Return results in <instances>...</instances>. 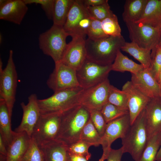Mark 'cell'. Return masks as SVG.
Listing matches in <instances>:
<instances>
[{
  "mask_svg": "<svg viewBox=\"0 0 161 161\" xmlns=\"http://www.w3.org/2000/svg\"><path fill=\"white\" fill-rule=\"evenodd\" d=\"M90 118L89 111L80 104L62 113L56 140L67 146L79 141L82 130Z\"/></svg>",
  "mask_w": 161,
  "mask_h": 161,
  "instance_id": "cell-1",
  "label": "cell"
},
{
  "mask_svg": "<svg viewBox=\"0 0 161 161\" xmlns=\"http://www.w3.org/2000/svg\"><path fill=\"white\" fill-rule=\"evenodd\" d=\"M125 42L122 35L108 36L97 41L88 38L86 40V58L101 65H111L118 51L121 49Z\"/></svg>",
  "mask_w": 161,
  "mask_h": 161,
  "instance_id": "cell-2",
  "label": "cell"
},
{
  "mask_svg": "<svg viewBox=\"0 0 161 161\" xmlns=\"http://www.w3.org/2000/svg\"><path fill=\"white\" fill-rule=\"evenodd\" d=\"M121 139L123 153H129L135 161H139L148 141L145 108Z\"/></svg>",
  "mask_w": 161,
  "mask_h": 161,
  "instance_id": "cell-3",
  "label": "cell"
},
{
  "mask_svg": "<svg viewBox=\"0 0 161 161\" xmlns=\"http://www.w3.org/2000/svg\"><path fill=\"white\" fill-rule=\"evenodd\" d=\"M84 89L79 86L55 92L51 96L38 99L41 114L62 113L80 104Z\"/></svg>",
  "mask_w": 161,
  "mask_h": 161,
  "instance_id": "cell-4",
  "label": "cell"
},
{
  "mask_svg": "<svg viewBox=\"0 0 161 161\" xmlns=\"http://www.w3.org/2000/svg\"><path fill=\"white\" fill-rule=\"evenodd\" d=\"M68 36L63 27L53 24L39 35V47L44 54L52 58L55 64L60 62L67 47Z\"/></svg>",
  "mask_w": 161,
  "mask_h": 161,
  "instance_id": "cell-5",
  "label": "cell"
},
{
  "mask_svg": "<svg viewBox=\"0 0 161 161\" xmlns=\"http://www.w3.org/2000/svg\"><path fill=\"white\" fill-rule=\"evenodd\" d=\"M18 75L13 59V51L10 50L6 66L0 72V99L5 102L11 118L16 101Z\"/></svg>",
  "mask_w": 161,
  "mask_h": 161,
  "instance_id": "cell-6",
  "label": "cell"
},
{
  "mask_svg": "<svg viewBox=\"0 0 161 161\" xmlns=\"http://www.w3.org/2000/svg\"><path fill=\"white\" fill-rule=\"evenodd\" d=\"M62 113L41 114L31 136L39 147L56 139L60 128Z\"/></svg>",
  "mask_w": 161,
  "mask_h": 161,
  "instance_id": "cell-7",
  "label": "cell"
},
{
  "mask_svg": "<svg viewBox=\"0 0 161 161\" xmlns=\"http://www.w3.org/2000/svg\"><path fill=\"white\" fill-rule=\"evenodd\" d=\"M125 23L131 42L150 50L151 54L154 53L159 41L161 29L143 23L128 22Z\"/></svg>",
  "mask_w": 161,
  "mask_h": 161,
  "instance_id": "cell-8",
  "label": "cell"
},
{
  "mask_svg": "<svg viewBox=\"0 0 161 161\" xmlns=\"http://www.w3.org/2000/svg\"><path fill=\"white\" fill-rule=\"evenodd\" d=\"M111 65H101L86 58L80 68L76 71L80 86L87 89L107 79L112 71Z\"/></svg>",
  "mask_w": 161,
  "mask_h": 161,
  "instance_id": "cell-9",
  "label": "cell"
},
{
  "mask_svg": "<svg viewBox=\"0 0 161 161\" xmlns=\"http://www.w3.org/2000/svg\"><path fill=\"white\" fill-rule=\"evenodd\" d=\"M47 84L54 92L79 86L76 71L60 62L55 64Z\"/></svg>",
  "mask_w": 161,
  "mask_h": 161,
  "instance_id": "cell-10",
  "label": "cell"
},
{
  "mask_svg": "<svg viewBox=\"0 0 161 161\" xmlns=\"http://www.w3.org/2000/svg\"><path fill=\"white\" fill-rule=\"evenodd\" d=\"M111 85L107 78L94 86L84 89L80 97V104L89 111L100 110L108 102Z\"/></svg>",
  "mask_w": 161,
  "mask_h": 161,
  "instance_id": "cell-11",
  "label": "cell"
},
{
  "mask_svg": "<svg viewBox=\"0 0 161 161\" xmlns=\"http://www.w3.org/2000/svg\"><path fill=\"white\" fill-rule=\"evenodd\" d=\"M130 125L129 114L107 123L104 134L101 137V145L103 150V154L107 157L112 148V143L116 139L122 138Z\"/></svg>",
  "mask_w": 161,
  "mask_h": 161,
  "instance_id": "cell-12",
  "label": "cell"
},
{
  "mask_svg": "<svg viewBox=\"0 0 161 161\" xmlns=\"http://www.w3.org/2000/svg\"><path fill=\"white\" fill-rule=\"evenodd\" d=\"M61 61L75 71L79 69L86 58L85 38L79 36L72 37Z\"/></svg>",
  "mask_w": 161,
  "mask_h": 161,
  "instance_id": "cell-13",
  "label": "cell"
},
{
  "mask_svg": "<svg viewBox=\"0 0 161 161\" xmlns=\"http://www.w3.org/2000/svg\"><path fill=\"white\" fill-rule=\"evenodd\" d=\"M36 94H32L28 97V103H20L23 111L21 123L14 131L17 133L25 132L31 137L34 128L41 114Z\"/></svg>",
  "mask_w": 161,
  "mask_h": 161,
  "instance_id": "cell-14",
  "label": "cell"
},
{
  "mask_svg": "<svg viewBox=\"0 0 161 161\" xmlns=\"http://www.w3.org/2000/svg\"><path fill=\"white\" fill-rule=\"evenodd\" d=\"M127 95L131 125L145 107L151 98L144 95L132 83L126 82L122 90Z\"/></svg>",
  "mask_w": 161,
  "mask_h": 161,
  "instance_id": "cell-15",
  "label": "cell"
},
{
  "mask_svg": "<svg viewBox=\"0 0 161 161\" xmlns=\"http://www.w3.org/2000/svg\"><path fill=\"white\" fill-rule=\"evenodd\" d=\"M131 75V81L144 95L150 98L161 97L160 85L150 69L144 68L137 73Z\"/></svg>",
  "mask_w": 161,
  "mask_h": 161,
  "instance_id": "cell-16",
  "label": "cell"
},
{
  "mask_svg": "<svg viewBox=\"0 0 161 161\" xmlns=\"http://www.w3.org/2000/svg\"><path fill=\"white\" fill-rule=\"evenodd\" d=\"M28 10L23 0H0V19L20 25Z\"/></svg>",
  "mask_w": 161,
  "mask_h": 161,
  "instance_id": "cell-17",
  "label": "cell"
},
{
  "mask_svg": "<svg viewBox=\"0 0 161 161\" xmlns=\"http://www.w3.org/2000/svg\"><path fill=\"white\" fill-rule=\"evenodd\" d=\"M145 110L149 140L161 132V97L151 98Z\"/></svg>",
  "mask_w": 161,
  "mask_h": 161,
  "instance_id": "cell-18",
  "label": "cell"
},
{
  "mask_svg": "<svg viewBox=\"0 0 161 161\" xmlns=\"http://www.w3.org/2000/svg\"><path fill=\"white\" fill-rule=\"evenodd\" d=\"M31 139L25 132H15L12 142L7 148L6 161H22Z\"/></svg>",
  "mask_w": 161,
  "mask_h": 161,
  "instance_id": "cell-19",
  "label": "cell"
},
{
  "mask_svg": "<svg viewBox=\"0 0 161 161\" xmlns=\"http://www.w3.org/2000/svg\"><path fill=\"white\" fill-rule=\"evenodd\" d=\"M88 16H89L86 8L82 0H74L63 27L69 36H71L80 20Z\"/></svg>",
  "mask_w": 161,
  "mask_h": 161,
  "instance_id": "cell-20",
  "label": "cell"
},
{
  "mask_svg": "<svg viewBox=\"0 0 161 161\" xmlns=\"http://www.w3.org/2000/svg\"><path fill=\"white\" fill-rule=\"evenodd\" d=\"M136 22L161 29V0H148L141 16Z\"/></svg>",
  "mask_w": 161,
  "mask_h": 161,
  "instance_id": "cell-21",
  "label": "cell"
},
{
  "mask_svg": "<svg viewBox=\"0 0 161 161\" xmlns=\"http://www.w3.org/2000/svg\"><path fill=\"white\" fill-rule=\"evenodd\" d=\"M121 49L133 56L144 68L150 69L152 63L151 51L141 47L132 42H126Z\"/></svg>",
  "mask_w": 161,
  "mask_h": 161,
  "instance_id": "cell-22",
  "label": "cell"
},
{
  "mask_svg": "<svg viewBox=\"0 0 161 161\" xmlns=\"http://www.w3.org/2000/svg\"><path fill=\"white\" fill-rule=\"evenodd\" d=\"M11 119L5 101L0 99V135L7 148L12 142L15 133L11 129Z\"/></svg>",
  "mask_w": 161,
  "mask_h": 161,
  "instance_id": "cell-23",
  "label": "cell"
},
{
  "mask_svg": "<svg viewBox=\"0 0 161 161\" xmlns=\"http://www.w3.org/2000/svg\"><path fill=\"white\" fill-rule=\"evenodd\" d=\"M43 150L45 161H66L67 145L55 140L40 147Z\"/></svg>",
  "mask_w": 161,
  "mask_h": 161,
  "instance_id": "cell-24",
  "label": "cell"
},
{
  "mask_svg": "<svg viewBox=\"0 0 161 161\" xmlns=\"http://www.w3.org/2000/svg\"><path fill=\"white\" fill-rule=\"evenodd\" d=\"M148 0H127L122 14L123 21L136 22L141 16Z\"/></svg>",
  "mask_w": 161,
  "mask_h": 161,
  "instance_id": "cell-25",
  "label": "cell"
},
{
  "mask_svg": "<svg viewBox=\"0 0 161 161\" xmlns=\"http://www.w3.org/2000/svg\"><path fill=\"white\" fill-rule=\"evenodd\" d=\"M144 68L142 65L135 63L124 55L120 50L118 51L111 65L112 71L120 72L127 71L133 74L137 73Z\"/></svg>",
  "mask_w": 161,
  "mask_h": 161,
  "instance_id": "cell-26",
  "label": "cell"
},
{
  "mask_svg": "<svg viewBox=\"0 0 161 161\" xmlns=\"http://www.w3.org/2000/svg\"><path fill=\"white\" fill-rule=\"evenodd\" d=\"M74 0H55L52 20L53 24L63 27Z\"/></svg>",
  "mask_w": 161,
  "mask_h": 161,
  "instance_id": "cell-27",
  "label": "cell"
},
{
  "mask_svg": "<svg viewBox=\"0 0 161 161\" xmlns=\"http://www.w3.org/2000/svg\"><path fill=\"white\" fill-rule=\"evenodd\" d=\"M161 142V132L148 140L139 161H155Z\"/></svg>",
  "mask_w": 161,
  "mask_h": 161,
  "instance_id": "cell-28",
  "label": "cell"
},
{
  "mask_svg": "<svg viewBox=\"0 0 161 161\" xmlns=\"http://www.w3.org/2000/svg\"><path fill=\"white\" fill-rule=\"evenodd\" d=\"M80 140L91 145L97 147L101 145V137L90 119L83 128Z\"/></svg>",
  "mask_w": 161,
  "mask_h": 161,
  "instance_id": "cell-29",
  "label": "cell"
},
{
  "mask_svg": "<svg viewBox=\"0 0 161 161\" xmlns=\"http://www.w3.org/2000/svg\"><path fill=\"white\" fill-rule=\"evenodd\" d=\"M108 102L123 110L129 111L126 94L122 90H120L112 85L109 90Z\"/></svg>",
  "mask_w": 161,
  "mask_h": 161,
  "instance_id": "cell-30",
  "label": "cell"
},
{
  "mask_svg": "<svg viewBox=\"0 0 161 161\" xmlns=\"http://www.w3.org/2000/svg\"><path fill=\"white\" fill-rule=\"evenodd\" d=\"M101 23L103 31L106 35L114 37L122 35L117 18L115 14L101 21Z\"/></svg>",
  "mask_w": 161,
  "mask_h": 161,
  "instance_id": "cell-31",
  "label": "cell"
},
{
  "mask_svg": "<svg viewBox=\"0 0 161 161\" xmlns=\"http://www.w3.org/2000/svg\"><path fill=\"white\" fill-rule=\"evenodd\" d=\"M100 111L107 123L129 114L128 111L123 110L108 102L103 106Z\"/></svg>",
  "mask_w": 161,
  "mask_h": 161,
  "instance_id": "cell-32",
  "label": "cell"
},
{
  "mask_svg": "<svg viewBox=\"0 0 161 161\" xmlns=\"http://www.w3.org/2000/svg\"><path fill=\"white\" fill-rule=\"evenodd\" d=\"M86 7L90 17L100 21L114 14L110 9L108 1L102 5Z\"/></svg>",
  "mask_w": 161,
  "mask_h": 161,
  "instance_id": "cell-33",
  "label": "cell"
},
{
  "mask_svg": "<svg viewBox=\"0 0 161 161\" xmlns=\"http://www.w3.org/2000/svg\"><path fill=\"white\" fill-rule=\"evenodd\" d=\"M22 161H45L43 150L31 138Z\"/></svg>",
  "mask_w": 161,
  "mask_h": 161,
  "instance_id": "cell-34",
  "label": "cell"
},
{
  "mask_svg": "<svg viewBox=\"0 0 161 161\" xmlns=\"http://www.w3.org/2000/svg\"><path fill=\"white\" fill-rule=\"evenodd\" d=\"M88 38L97 41L108 36L104 32L102 27L101 21L92 18L91 25L87 33Z\"/></svg>",
  "mask_w": 161,
  "mask_h": 161,
  "instance_id": "cell-35",
  "label": "cell"
},
{
  "mask_svg": "<svg viewBox=\"0 0 161 161\" xmlns=\"http://www.w3.org/2000/svg\"><path fill=\"white\" fill-rule=\"evenodd\" d=\"M91 146L89 144L79 140L73 144L67 146V151L70 153L83 157L88 160L90 158L91 156L88 151Z\"/></svg>",
  "mask_w": 161,
  "mask_h": 161,
  "instance_id": "cell-36",
  "label": "cell"
},
{
  "mask_svg": "<svg viewBox=\"0 0 161 161\" xmlns=\"http://www.w3.org/2000/svg\"><path fill=\"white\" fill-rule=\"evenodd\" d=\"M90 119L100 136H103L107 123L100 110H93L89 111Z\"/></svg>",
  "mask_w": 161,
  "mask_h": 161,
  "instance_id": "cell-37",
  "label": "cell"
},
{
  "mask_svg": "<svg viewBox=\"0 0 161 161\" xmlns=\"http://www.w3.org/2000/svg\"><path fill=\"white\" fill-rule=\"evenodd\" d=\"M27 5L31 4H38L44 11L47 18L52 20L55 0H23Z\"/></svg>",
  "mask_w": 161,
  "mask_h": 161,
  "instance_id": "cell-38",
  "label": "cell"
},
{
  "mask_svg": "<svg viewBox=\"0 0 161 161\" xmlns=\"http://www.w3.org/2000/svg\"><path fill=\"white\" fill-rule=\"evenodd\" d=\"M151 57L152 63L150 70L157 80L158 74L161 70V47L157 46Z\"/></svg>",
  "mask_w": 161,
  "mask_h": 161,
  "instance_id": "cell-39",
  "label": "cell"
},
{
  "mask_svg": "<svg viewBox=\"0 0 161 161\" xmlns=\"http://www.w3.org/2000/svg\"><path fill=\"white\" fill-rule=\"evenodd\" d=\"M92 21V18L89 16L82 18L78 23L71 37L79 36L85 38Z\"/></svg>",
  "mask_w": 161,
  "mask_h": 161,
  "instance_id": "cell-40",
  "label": "cell"
},
{
  "mask_svg": "<svg viewBox=\"0 0 161 161\" xmlns=\"http://www.w3.org/2000/svg\"><path fill=\"white\" fill-rule=\"evenodd\" d=\"M121 147L117 149L111 148L106 159L107 161H121L123 154Z\"/></svg>",
  "mask_w": 161,
  "mask_h": 161,
  "instance_id": "cell-41",
  "label": "cell"
},
{
  "mask_svg": "<svg viewBox=\"0 0 161 161\" xmlns=\"http://www.w3.org/2000/svg\"><path fill=\"white\" fill-rule=\"evenodd\" d=\"M85 7H94L102 5L108 1L107 0H82Z\"/></svg>",
  "mask_w": 161,
  "mask_h": 161,
  "instance_id": "cell-42",
  "label": "cell"
},
{
  "mask_svg": "<svg viewBox=\"0 0 161 161\" xmlns=\"http://www.w3.org/2000/svg\"><path fill=\"white\" fill-rule=\"evenodd\" d=\"M88 160L83 157L70 153L67 151L66 161H88Z\"/></svg>",
  "mask_w": 161,
  "mask_h": 161,
  "instance_id": "cell-43",
  "label": "cell"
},
{
  "mask_svg": "<svg viewBox=\"0 0 161 161\" xmlns=\"http://www.w3.org/2000/svg\"><path fill=\"white\" fill-rule=\"evenodd\" d=\"M7 147L0 135V154L7 156Z\"/></svg>",
  "mask_w": 161,
  "mask_h": 161,
  "instance_id": "cell-44",
  "label": "cell"
},
{
  "mask_svg": "<svg viewBox=\"0 0 161 161\" xmlns=\"http://www.w3.org/2000/svg\"><path fill=\"white\" fill-rule=\"evenodd\" d=\"M155 161H161V142L160 148L155 159Z\"/></svg>",
  "mask_w": 161,
  "mask_h": 161,
  "instance_id": "cell-45",
  "label": "cell"
},
{
  "mask_svg": "<svg viewBox=\"0 0 161 161\" xmlns=\"http://www.w3.org/2000/svg\"><path fill=\"white\" fill-rule=\"evenodd\" d=\"M157 80L160 85H161V70L158 74Z\"/></svg>",
  "mask_w": 161,
  "mask_h": 161,
  "instance_id": "cell-46",
  "label": "cell"
},
{
  "mask_svg": "<svg viewBox=\"0 0 161 161\" xmlns=\"http://www.w3.org/2000/svg\"><path fill=\"white\" fill-rule=\"evenodd\" d=\"M107 157L106 156L102 154L101 157L99 159L98 161H104L106 160Z\"/></svg>",
  "mask_w": 161,
  "mask_h": 161,
  "instance_id": "cell-47",
  "label": "cell"
},
{
  "mask_svg": "<svg viewBox=\"0 0 161 161\" xmlns=\"http://www.w3.org/2000/svg\"><path fill=\"white\" fill-rule=\"evenodd\" d=\"M157 46L159 47H161V33L159 41Z\"/></svg>",
  "mask_w": 161,
  "mask_h": 161,
  "instance_id": "cell-48",
  "label": "cell"
},
{
  "mask_svg": "<svg viewBox=\"0 0 161 161\" xmlns=\"http://www.w3.org/2000/svg\"><path fill=\"white\" fill-rule=\"evenodd\" d=\"M2 37L1 34H0V44H1L2 42Z\"/></svg>",
  "mask_w": 161,
  "mask_h": 161,
  "instance_id": "cell-49",
  "label": "cell"
},
{
  "mask_svg": "<svg viewBox=\"0 0 161 161\" xmlns=\"http://www.w3.org/2000/svg\"><path fill=\"white\" fill-rule=\"evenodd\" d=\"M160 88H161V85H160Z\"/></svg>",
  "mask_w": 161,
  "mask_h": 161,
  "instance_id": "cell-50",
  "label": "cell"
}]
</instances>
